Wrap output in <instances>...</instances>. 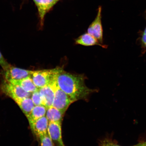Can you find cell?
<instances>
[{"mask_svg": "<svg viewBox=\"0 0 146 146\" xmlns=\"http://www.w3.org/2000/svg\"><path fill=\"white\" fill-rule=\"evenodd\" d=\"M85 79L83 75L72 74L65 72L62 68H56L55 76L56 84L59 88L74 102L86 99L95 91L86 85Z\"/></svg>", "mask_w": 146, "mask_h": 146, "instance_id": "obj_1", "label": "cell"}, {"mask_svg": "<svg viewBox=\"0 0 146 146\" xmlns=\"http://www.w3.org/2000/svg\"><path fill=\"white\" fill-rule=\"evenodd\" d=\"M56 68L52 69L33 71L31 77L38 89L50 84L55 78Z\"/></svg>", "mask_w": 146, "mask_h": 146, "instance_id": "obj_2", "label": "cell"}, {"mask_svg": "<svg viewBox=\"0 0 146 146\" xmlns=\"http://www.w3.org/2000/svg\"><path fill=\"white\" fill-rule=\"evenodd\" d=\"M53 85L55 94L52 106L59 109L64 114L69 106L74 103V100L59 88L56 83L55 78Z\"/></svg>", "mask_w": 146, "mask_h": 146, "instance_id": "obj_3", "label": "cell"}, {"mask_svg": "<svg viewBox=\"0 0 146 146\" xmlns=\"http://www.w3.org/2000/svg\"><path fill=\"white\" fill-rule=\"evenodd\" d=\"M0 86L2 92L13 99L16 98H29L31 95V93L26 92L19 85L8 80L3 79Z\"/></svg>", "mask_w": 146, "mask_h": 146, "instance_id": "obj_4", "label": "cell"}, {"mask_svg": "<svg viewBox=\"0 0 146 146\" xmlns=\"http://www.w3.org/2000/svg\"><path fill=\"white\" fill-rule=\"evenodd\" d=\"M87 33L95 38L100 44H103V29L102 24L101 7L98 8L95 19L88 29Z\"/></svg>", "mask_w": 146, "mask_h": 146, "instance_id": "obj_5", "label": "cell"}, {"mask_svg": "<svg viewBox=\"0 0 146 146\" xmlns=\"http://www.w3.org/2000/svg\"><path fill=\"white\" fill-rule=\"evenodd\" d=\"M4 79L19 80L31 76L33 71L17 68L11 65L6 70H3Z\"/></svg>", "mask_w": 146, "mask_h": 146, "instance_id": "obj_6", "label": "cell"}, {"mask_svg": "<svg viewBox=\"0 0 146 146\" xmlns=\"http://www.w3.org/2000/svg\"><path fill=\"white\" fill-rule=\"evenodd\" d=\"M61 123L59 122L49 123L47 133L53 143L56 146H65L62 138Z\"/></svg>", "mask_w": 146, "mask_h": 146, "instance_id": "obj_7", "label": "cell"}, {"mask_svg": "<svg viewBox=\"0 0 146 146\" xmlns=\"http://www.w3.org/2000/svg\"><path fill=\"white\" fill-rule=\"evenodd\" d=\"M54 81L50 84L39 89V91L42 100V105L47 109L52 106L55 94Z\"/></svg>", "mask_w": 146, "mask_h": 146, "instance_id": "obj_8", "label": "cell"}, {"mask_svg": "<svg viewBox=\"0 0 146 146\" xmlns=\"http://www.w3.org/2000/svg\"><path fill=\"white\" fill-rule=\"evenodd\" d=\"M37 7L41 25L43 26L46 14L58 2L57 0H33Z\"/></svg>", "mask_w": 146, "mask_h": 146, "instance_id": "obj_9", "label": "cell"}, {"mask_svg": "<svg viewBox=\"0 0 146 146\" xmlns=\"http://www.w3.org/2000/svg\"><path fill=\"white\" fill-rule=\"evenodd\" d=\"M49 122L45 116L39 119L30 125L31 128L36 136L39 138L47 134Z\"/></svg>", "mask_w": 146, "mask_h": 146, "instance_id": "obj_10", "label": "cell"}, {"mask_svg": "<svg viewBox=\"0 0 146 146\" xmlns=\"http://www.w3.org/2000/svg\"><path fill=\"white\" fill-rule=\"evenodd\" d=\"M8 81L19 85L21 88L27 92L32 93L39 89L34 84L31 76L21 80H11Z\"/></svg>", "mask_w": 146, "mask_h": 146, "instance_id": "obj_11", "label": "cell"}, {"mask_svg": "<svg viewBox=\"0 0 146 146\" xmlns=\"http://www.w3.org/2000/svg\"><path fill=\"white\" fill-rule=\"evenodd\" d=\"M76 44L81 45L84 46H92L95 45H99L103 48H106V46L101 44L94 36L88 33L82 35L76 40Z\"/></svg>", "mask_w": 146, "mask_h": 146, "instance_id": "obj_12", "label": "cell"}, {"mask_svg": "<svg viewBox=\"0 0 146 146\" xmlns=\"http://www.w3.org/2000/svg\"><path fill=\"white\" fill-rule=\"evenodd\" d=\"M47 108L44 106H35L31 112L26 116L30 125L39 119L44 116L46 114Z\"/></svg>", "mask_w": 146, "mask_h": 146, "instance_id": "obj_13", "label": "cell"}, {"mask_svg": "<svg viewBox=\"0 0 146 146\" xmlns=\"http://www.w3.org/2000/svg\"><path fill=\"white\" fill-rule=\"evenodd\" d=\"M13 100L26 116L30 113L35 106L31 98H16Z\"/></svg>", "mask_w": 146, "mask_h": 146, "instance_id": "obj_14", "label": "cell"}, {"mask_svg": "<svg viewBox=\"0 0 146 146\" xmlns=\"http://www.w3.org/2000/svg\"><path fill=\"white\" fill-rule=\"evenodd\" d=\"M64 114L59 109L52 106L47 109L46 117L48 119L49 123L54 122L62 123Z\"/></svg>", "mask_w": 146, "mask_h": 146, "instance_id": "obj_15", "label": "cell"}, {"mask_svg": "<svg viewBox=\"0 0 146 146\" xmlns=\"http://www.w3.org/2000/svg\"><path fill=\"white\" fill-rule=\"evenodd\" d=\"M99 146H121L120 145L116 140L113 139L112 138H107L100 140Z\"/></svg>", "mask_w": 146, "mask_h": 146, "instance_id": "obj_16", "label": "cell"}, {"mask_svg": "<svg viewBox=\"0 0 146 146\" xmlns=\"http://www.w3.org/2000/svg\"><path fill=\"white\" fill-rule=\"evenodd\" d=\"M31 99L35 106L42 105V100L40 95L39 89L37 91L32 93Z\"/></svg>", "mask_w": 146, "mask_h": 146, "instance_id": "obj_17", "label": "cell"}, {"mask_svg": "<svg viewBox=\"0 0 146 146\" xmlns=\"http://www.w3.org/2000/svg\"><path fill=\"white\" fill-rule=\"evenodd\" d=\"M41 146H54V143L48 133L40 138Z\"/></svg>", "mask_w": 146, "mask_h": 146, "instance_id": "obj_18", "label": "cell"}, {"mask_svg": "<svg viewBox=\"0 0 146 146\" xmlns=\"http://www.w3.org/2000/svg\"><path fill=\"white\" fill-rule=\"evenodd\" d=\"M0 65L2 67L3 70H6L11 65L9 64L0 52Z\"/></svg>", "mask_w": 146, "mask_h": 146, "instance_id": "obj_19", "label": "cell"}, {"mask_svg": "<svg viewBox=\"0 0 146 146\" xmlns=\"http://www.w3.org/2000/svg\"><path fill=\"white\" fill-rule=\"evenodd\" d=\"M132 146H146V140L140 141L136 145Z\"/></svg>", "mask_w": 146, "mask_h": 146, "instance_id": "obj_20", "label": "cell"}, {"mask_svg": "<svg viewBox=\"0 0 146 146\" xmlns=\"http://www.w3.org/2000/svg\"><path fill=\"white\" fill-rule=\"evenodd\" d=\"M57 1H59V0H57Z\"/></svg>", "mask_w": 146, "mask_h": 146, "instance_id": "obj_21", "label": "cell"}]
</instances>
